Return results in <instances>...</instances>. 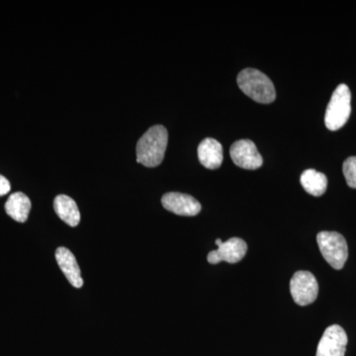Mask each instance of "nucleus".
I'll return each instance as SVG.
<instances>
[{"label":"nucleus","instance_id":"obj_1","mask_svg":"<svg viewBox=\"0 0 356 356\" xmlns=\"http://www.w3.org/2000/svg\"><path fill=\"white\" fill-rule=\"evenodd\" d=\"M168 130L163 125L153 126L140 138L137 144V161L147 168L163 163L168 147Z\"/></svg>","mask_w":356,"mask_h":356},{"label":"nucleus","instance_id":"obj_2","mask_svg":"<svg viewBox=\"0 0 356 356\" xmlns=\"http://www.w3.org/2000/svg\"><path fill=\"white\" fill-rule=\"evenodd\" d=\"M238 88L254 102L268 104L276 98L275 88L271 79L261 70L245 69L236 77Z\"/></svg>","mask_w":356,"mask_h":356},{"label":"nucleus","instance_id":"obj_3","mask_svg":"<svg viewBox=\"0 0 356 356\" xmlns=\"http://www.w3.org/2000/svg\"><path fill=\"white\" fill-rule=\"evenodd\" d=\"M351 113V93L346 84L341 83L332 93L325 110V127L337 131L346 125Z\"/></svg>","mask_w":356,"mask_h":356},{"label":"nucleus","instance_id":"obj_4","mask_svg":"<svg viewBox=\"0 0 356 356\" xmlns=\"http://www.w3.org/2000/svg\"><path fill=\"white\" fill-rule=\"evenodd\" d=\"M317 243L325 261L337 270L343 269L348 257L344 236L337 232H321L317 235Z\"/></svg>","mask_w":356,"mask_h":356},{"label":"nucleus","instance_id":"obj_5","mask_svg":"<svg viewBox=\"0 0 356 356\" xmlns=\"http://www.w3.org/2000/svg\"><path fill=\"white\" fill-rule=\"evenodd\" d=\"M290 292L299 306L310 305L318 297V281L309 271H297L290 281Z\"/></svg>","mask_w":356,"mask_h":356},{"label":"nucleus","instance_id":"obj_6","mask_svg":"<svg viewBox=\"0 0 356 356\" xmlns=\"http://www.w3.org/2000/svg\"><path fill=\"white\" fill-rule=\"evenodd\" d=\"M216 245L217 250H212L207 257L208 262L211 264H218L222 261L238 264L247 254V243L240 238H232L225 243L217 238Z\"/></svg>","mask_w":356,"mask_h":356},{"label":"nucleus","instance_id":"obj_7","mask_svg":"<svg viewBox=\"0 0 356 356\" xmlns=\"http://www.w3.org/2000/svg\"><path fill=\"white\" fill-rule=\"evenodd\" d=\"M229 154L235 165L245 170H257L264 163L261 154L257 151L254 143L250 140H236L232 145Z\"/></svg>","mask_w":356,"mask_h":356},{"label":"nucleus","instance_id":"obj_8","mask_svg":"<svg viewBox=\"0 0 356 356\" xmlns=\"http://www.w3.org/2000/svg\"><path fill=\"white\" fill-rule=\"evenodd\" d=\"M348 341V336L343 327L332 325L323 334L316 356H344Z\"/></svg>","mask_w":356,"mask_h":356},{"label":"nucleus","instance_id":"obj_9","mask_svg":"<svg viewBox=\"0 0 356 356\" xmlns=\"http://www.w3.org/2000/svg\"><path fill=\"white\" fill-rule=\"evenodd\" d=\"M163 207L179 216H196L201 211V204L188 194L170 192L161 198Z\"/></svg>","mask_w":356,"mask_h":356},{"label":"nucleus","instance_id":"obj_10","mask_svg":"<svg viewBox=\"0 0 356 356\" xmlns=\"http://www.w3.org/2000/svg\"><path fill=\"white\" fill-rule=\"evenodd\" d=\"M56 259L70 284L76 288L83 287V280L81 277V269L74 254L67 248H58L56 252Z\"/></svg>","mask_w":356,"mask_h":356},{"label":"nucleus","instance_id":"obj_11","mask_svg":"<svg viewBox=\"0 0 356 356\" xmlns=\"http://www.w3.org/2000/svg\"><path fill=\"white\" fill-rule=\"evenodd\" d=\"M198 159L208 170H217L222 163V147L217 140L206 138L199 144Z\"/></svg>","mask_w":356,"mask_h":356},{"label":"nucleus","instance_id":"obj_12","mask_svg":"<svg viewBox=\"0 0 356 356\" xmlns=\"http://www.w3.org/2000/svg\"><path fill=\"white\" fill-rule=\"evenodd\" d=\"M54 209L62 221L70 227H76L81 222V213L76 201L70 196L60 194L54 200Z\"/></svg>","mask_w":356,"mask_h":356},{"label":"nucleus","instance_id":"obj_13","mask_svg":"<svg viewBox=\"0 0 356 356\" xmlns=\"http://www.w3.org/2000/svg\"><path fill=\"white\" fill-rule=\"evenodd\" d=\"M31 207V201L22 192H15V193L11 194L6 203L7 215L15 220L16 222H19L27 221Z\"/></svg>","mask_w":356,"mask_h":356},{"label":"nucleus","instance_id":"obj_14","mask_svg":"<svg viewBox=\"0 0 356 356\" xmlns=\"http://www.w3.org/2000/svg\"><path fill=\"white\" fill-rule=\"evenodd\" d=\"M302 186L311 195L322 196L327 191V178L324 173L316 170H306L300 177Z\"/></svg>","mask_w":356,"mask_h":356},{"label":"nucleus","instance_id":"obj_15","mask_svg":"<svg viewBox=\"0 0 356 356\" xmlns=\"http://www.w3.org/2000/svg\"><path fill=\"white\" fill-rule=\"evenodd\" d=\"M343 172L346 184L351 188H356V156H350L344 161Z\"/></svg>","mask_w":356,"mask_h":356},{"label":"nucleus","instance_id":"obj_16","mask_svg":"<svg viewBox=\"0 0 356 356\" xmlns=\"http://www.w3.org/2000/svg\"><path fill=\"white\" fill-rule=\"evenodd\" d=\"M10 189V182L3 175H0V196L6 195L7 193H9Z\"/></svg>","mask_w":356,"mask_h":356}]
</instances>
